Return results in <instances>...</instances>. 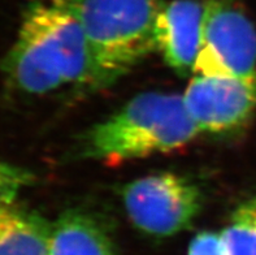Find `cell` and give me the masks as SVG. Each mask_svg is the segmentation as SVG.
Returning <instances> with one entry per match:
<instances>
[{"label": "cell", "mask_w": 256, "mask_h": 255, "mask_svg": "<svg viewBox=\"0 0 256 255\" xmlns=\"http://www.w3.org/2000/svg\"><path fill=\"white\" fill-rule=\"evenodd\" d=\"M84 0H24L17 36L2 62L8 84L29 95L64 85L92 86Z\"/></svg>", "instance_id": "cell-1"}, {"label": "cell", "mask_w": 256, "mask_h": 255, "mask_svg": "<svg viewBox=\"0 0 256 255\" xmlns=\"http://www.w3.org/2000/svg\"><path fill=\"white\" fill-rule=\"evenodd\" d=\"M198 134L182 95L148 91L88 130L81 149L86 158L121 163L173 151Z\"/></svg>", "instance_id": "cell-2"}, {"label": "cell", "mask_w": 256, "mask_h": 255, "mask_svg": "<svg viewBox=\"0 0 256 255\" xmlns=\"http://www.w3.org/2000/svg\"><path fill=\"white\" fill-rule=\"evenodd\" d=\"M162 0H84L82 19L92 63V86L126 75L156 50Z\"/></svg>", "instance_id": "cell-3"}, {"label": "cell", "mask_w": 256, "mask_h": 255, "mask_svg": "<svg viewBox=\"0 0 256 255\" xmlns=\"http://www.w3.org/2000/svg\"><path fill=\"white\" fill-rule=\"evenodd\" d=\"M192 75L236 77L256 85V29L230 0L204 2V23Z\"/></svg>", "instance_id": "cell-4"}, {"label": "cell", "mask_w": 256, "mask_h": 255, "mask_svg": "<svg viewBox=\"0 0 256 255\" xmlns=\"http://www.w3.org/2000/svg\"><path fill=\"white\" fill-rule=\"evenodd\" d=\"M130 221L152 236H173L192 225L202 208L199 187L180 174L162 172L129 182L122 189Z\"/></svg>", "instance_id": "cell-5"}, {"label": "cell", "mask_w": 256, "mask_h": 255, "mask_svg": "<svg viewBox=\"0 0 256 255\" xmlns=\"http://www.w3.org/2000/svg\"><path fill=\"white\" fill-rule=\"evenodd\" d=\"M182 97L199 133L238 129L256 110V85L236 77L194 75Z\"/></svg>", "instance_id": "cell-6"}, {"label": "cell", "mask_w": 256, "mask_h": 255, "mask_svg": "<svg viewBox=\"0 0 256 255\" xmlns=\"http://www.w3.org/2000/svg\"><path fill=\"white\" fill-rule=\"evenodd\" d=\"M204 2L170 0L162 3L155 24L156 50L181 75L194 69L202 42Z\"/></svg>", "instance_id": "cell-7"}, {"label": "cell", "mask_w": 256, "mask_h": 255, "mask_svg": "<svg viewBox=\"0 0 256 255\" xmlns=\"http://www.w3.org/2000/svg\"><path fill=\"white\" fill-rule=\"evenodd\" d=\"M47 255H117L106 226L88 212L69 210L51 225Z\"/></svg>", "instance_id": "cell-8"}, {"label": "cell", "mask_w": 256, "mask_h": 255, "mask_svg": "<svg viewBox=\"0 0 256 255\" xmlns=\"http://www.w3.org/2000/svg\"><path fill=\"white\" fill-rule=\"evenodd\" d=\"M17 199H0V255H47L51 225Z\"/></svg>", "instance_id": "cell-9"}, {"label": "cell", "mask_w": 256, "mask_h": 255, "mask_svg": "<svg viewBox=\"0 0 256 255\" xmlns=\"http://www.w3.org/2000/svg\"><path fill=\"white\" fill-rule=\"evenodd\" d=\"M221 238L225 255H256V197L237 207Z\"/></svg>", "instance_id": "cell-10"}, {"label": "cell", "mask_w": 256, "mask_h": 255, "mask_svg": "<svg viewBox=\"0 0 256 255\" xmlns=\"http://www.w3.org/2000/svg\"><path fill=\"white\" fill-rule=\"evenodd\" d=\"M28 169L0 160V199H17L20 191L32 184Z\"/></svg>", "instance_id": "cell-11"}, {"label": "cell", "mask_w": 256, "mask_h": 255, "mask_svg": "<svg viewBox=\"0 0 256 255\" xmlns=\"http://www.w3.org/2000/svg\"><path fill=\"white\" fill-rule=\"evenodd\" d=\"M188 255H225L221 233H199L190 243Z\"/></svg>", "instance_id": "cell-12"}]
</instances>
